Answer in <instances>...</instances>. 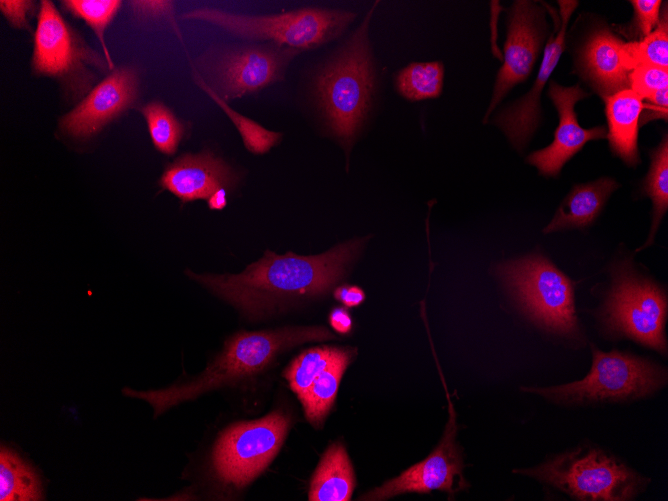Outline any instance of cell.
Instances as JSON below:
<instances>
[{
  "mask_svg": "<svg viewBox=\"0 0 668 501\" xmlns=\"http://www.w3.org/2000/svg\"><path fill=\"white\" fill-rule=\"evenodd\" d=\"M362 240L339 244L313 256L267 250L239 274H195L189 277L251 317L264 316L282 304L327 293L345 275Z\"/></svg>",
  "mask_w": 668,
  "mask_h": 501,
  "instance_id": "1",
  "label": "cell"
},
{
  "mask_svg": "<svg viewBox=\"0 0 668 501\" xmlns=\"http://www.w3.org/2000/svg\"><path fill=\"white\" fill-rule=\"evenodd\" d=\"M332 339L336 336L321 326L238 332L225 341L223 350L199 375L160 389L139 391L125 387L122 393L147 402L157 417L205 393L237 385L258 375L279 354L296 345Z\"/></svg>",
  "mask_w": 668,
  "mask_h": 501,
  "instance_id": "2",
  "label": "cell"
},
{
  "mask_svg": "<svg viewBox=\"0 0 668 501\" xmlns=\"http://www.w3.org/2000/svg\"><path fill=\"white\" fill-rule=\"evenodd\" d=\"M377 4L378 1L372 5L359 27L314 80V94L324 121L347 152L373 102L375 66L369 25Z\"/></svg>",
  "mask_w": 668,
  "mask_h": 501,
  "instance_id": "3",
  "label": "cell"
},
{
  "mask_svg": "<svg viewBox=\"0 0 668 501\" xmlns=\"http://www.w3.org/2000/svg\"><path fill=\"white\" fill-rule=\"evenodd\" d=\"M356 14L347 10L305 7L270 15H243L216 8H197L182 18L208 22L246 39L270 40L299 51L320 47L340 36Z\"/></svg>",
  "mask_w": 668,
  "mask_h": 501,
  "instance_id": "4",
  "label": "cell"
},
{
  "mask_svg": "<svg viewBox=\"0 0 668 501\" xmlns=\"http://www.w3.org/2000/svg\"><path fill=\"white\" fill-rule=\"evenodd\" d=\"M523 473L578 500H632L646 479L604 451L581 447Z\"/></svg>",
  "mask_w": 668,
  "mask_h": 501,
  "instance_id": "5",
  "label": "cell"
},
{
  "mask_svg": "<svg viewBox=\"0 0 668 501\" xmlns=\"http://www.w3.org/2000/svg\"><path fill=\"white\" fill-rule=\"evenodd\" d=\"M499 272L534 323L564 336L579 332L573 282L547 258L534 254L508 261Z\"/></svg>",
  "mask_w": 668,
  "mask_h": 501,
  "instance_id": "6",
  "label": "cell"
},
{
  "mask_svg": "<svg viewBox=\"0 0 668 501\" xmlns=\"http://www.w3.org/2000/svg\"><path fill=\"white\" fill-rule=\"evenodd\" d=\"M592 366L583 379L552 387L525 388L563 403H589L635 399L654 393L666 381V373L653 362L618 350L602 352L592 347Z\"/></svg>",
  "mask_w": 668,
  "mask_h": 501,
  "instance_id": "7",
  "label": "cell"
},
{
  "mask_svg": "<svg viewBox=\"0 0 668 501\" xmlns=\"http://www.w3.org/2000/svg\"><path fill=\"white\" fill-rule=\"evenodd\" d=\"M666 316V293L656 283L636 274L629 264L615 268L601 312L608 333L666 354Z\"/></svg>",
  "mask_w": 668,
  "mask_h": 501,
  "instance_id": "8",
  "label": "cell"
},
{
  "mask_svg": "<svg viewBox=\"0 0 668 501\" xmlns=\"http://www.w3.org/2000/svg\"><path fill=\"white\" fill-rule=\"evenodd\" d=\"M31 66L35 74L55 78L78 97L96 78L90 67L109 69L106 58L88 46L49 0L40 2Z\"/></svg>",
  "mask_w": 668,
  "mask_h": 501,
  "instance_id": "9",
  "label": "cell"
},
{
  "mask_svg": "<svg viewBox=\"0 0 668 501\" xmlns=\"http://www.w3.org/2000/svg\"><path fill=\"white\" fill-rule=\"evenodd\" d=\"M279 410L264 417L228 426L217 438L211 471L223 486L242 489L255 480L278 454L289 429Z\"/></svg>",
  "mask_w": 668,
  "mask_h": 501,
  "instance_id": "10",
  "label": "cell"
},
{
  "mask_svg": "<svg viewBox=\"0 0 668 501\" xmlns=\"http://www.w3.org/2000/svg\"><path fill=\"white\" fill-rule=\"evenodd\" d=\"M301 51L278 46H243L219 52L209 63L214 87L224 101L241 98L283 79L286 67Z\"/></svg>",
  "mask_w": 668,
  "mask_h": 501,
  "instance_id": "11",
  "label": "cell"
},
{
  "mask_svg": "<svg viewBox=\"0 0 668 501\" xmlns=\"http://www.w3.org/2000/svg\"><path fill=\"white\" fill-rule=\"evenodd\" d=\"M546 33L544 10L531 1H515L508 12L504 59L497 73L484 123L500 101L533 70Z\"/></svg>",
  "mask_w": 668,
  "mask_h": 501,
  "instance_id": "12",
  "label": "cell"
},
{
  "mask_svg": "<svg viewBox=\"0 0 668 501\" xmlns=\"http://www.w3.org/2000/svg\"><path fill=\"white\" fill-rule=\"evenodd\" d=\"M455 436V413L450 405V419L435 450L423 461L363 495L361 499L385 500L402 493H425L432 490H442L454 495L466 484L462 475V455Z\"/></svg>",
  "mask_w": 668,
  "mask_h": 501,
  "instance_id": "13",
  "label": "cell"
},
{
  "mask_svg": "<svg viewBox=\"0 0 668 501\" xmlns=\"http://www.w3.org/2000/svg\"><path fill=\"white\" fill-rule=\"evenodd\" d=\"M138 92L139 77L135 68L113 69L75 108L60 118L59 126L73 138H90L132 107Z\"/></svg>",
  "mask_w": 668,
  "mask_h": 501,
  "instance_id": "14",
  "label": "cell"
},
{
  "mask_svg": "<svg viewBox=\"0 0 668 501\" xmlns=\"http://www.w3.org/2000/svg\"><path fill=\"white\" fill-rule=\"evenodd\" d=\"M558 5L555 30L545 46L543 60L533 86L524 96L499 111L493 119V123L519 150L528 143L540 122L541 92L565 49L567 25L578 2L560 0Z\"/></svg>",
  "mask_w": 668,
  "mask_h": 501,
  "instance_id": "15",
  "label": "cell"
},
{
  "mask_svg": "<svg viewBox=\"0 0 668 501\" xmlns=\"http://www.w3.org/2000/svg\"><path fill=\"white\" fill-rule=\"evenodd\" d=\"M548 95L558 112L559 123L550 145L529 154L527 162L535 166L545 176H556L564 164L570 160L584 145L592 140L607 137L604 126L585 129L579 125L575 105L589 94L578 84L564 87L551 81Z\"/></svg>",
  "mask_w": 668,
  "mask_h": 501,
  "instance_id": "16",
  "label": "cell"
},
{
  "mask_svg": "<svg viewBox=\"0 0 668 501\" xmlns=\"http://www.w3.org/2000/svg\"><path fill=\"white\" fill-rule=\"evenodd\" d=\"M575 67L603 99L629 88L631 66L626 42L608 26H597L585 38L577 51Z\"/></svg>",
  "mask_w": 668,
  "mask_h": 501,
  "instance_id": "17",
  "label": "cell"
},
{
  "mask_svg": "<svg viewBox=\"0 0 668 501\" xmlns=\"http://www.w3.org/2000/svg\"><path fill=\"white\" fill-rule=\"evenodd\" d=\"M236 181L231 167L211 151L184 154L169 164L159 181L160 186L182 203L207 199L221 187H232Z\"/></svg>",
  "mask_w": 668,
  "mask_h": 501,
  "instance_id": "18",
  "label": "cell"
},
{
  "mask_svg": "<svg viewBox=\"0 0 668 501\" xmlns=\"http://www.w3.org/2000/svg\"><path fill=\"white\" fill-rule=\"evenodd\" d=\"M604 102L610 149L624 163L634 167L640 163L638 130L643 99L628 88L605 97Z\"/></svg>",
  "mask_w": 668,
  "mask_h": 501,
  "instance_id": "19",
  "label": "cell"
},
{
  "mask_svg": "<svg viewBox=\"0 0 668 501\" xmlns=\"http://www.w3.org/2000/svg\"><path fill=\"white\" fill-rule=\"evenodd\" d=\"M618 187L619 184L610 177L575 185L543 233L588 227L600 215L611 193Z\"/></svg>",
  "mask_w": 668,
  "mask_h": 501,
  "instance_id": "20",
  "label": "cell"
},
{
  "mask_svg": "<svg viewBox=\"0 0 668 501\" xmlns=\"http://www.w3.org/2000/svg\"><path fill=\"white\" fill-rule=\"evenodd\" d=\"M355 486L353 468L344 446L333 443L321 458L310 482V501L350 500Z\"/></svg>",
  "mask_w": 668,
  "mask_h": 501,
  "instance_id": "21",
  "label": "cell"
},
{
  "mask_svg": "<svg viewBox=\"0 0 668 501\" xmlns=\"http://www.w3.org/2000/svg\"><path fill=\"white\" fill-rule=\"evenodd\" d=\"M354 354L353 349L343 348L341 353L317 375L306 394L300 399L307 420L315 427L321 426L330 411L340 380Z\"/></svg>",
  "mask_w": 668,
  "mask_h": 501,
  "instance_id": "22",
  "label": "cell"
},
{
  "mask_svg": "<svg viewBox=\"0 0 668 501\" xmlns=\"http://www.w3.org/2000/svg\"><path fill=\"white\" fill-rule=\"evenodd\" d=\"M43 488L37 471L14 450L2 445L0 450V500H43Z\"/></svg>",
  "mask_w": 668,
  "mask_h": 501,
  "instance_id": "23",
  "label": "cell"
},
{
  "mask_svg": "<svg viewBox=\"0 0 668 501\" xmlns=\"http://www.w3.org/2000/svg\"><path fill=\"white\" fill-rule=\"evenodd\" d=\"M444 66L439 61L413 62L395 75L397 92L407 100L420 101L440 96Z\"/></svg>",
  "mask_w": 668,
  "mask_h": 501,
  "instance_id": "24",
  "label": "cell"
},
{
  "mask_svg": "<svg viewBox=\"0 0 668 501\" xmlns=\"http://www.w3.org/2000/svg\"><path fill=\"white\" fill-rule=\"evenodd\" d=\"M642 189L653 204L652 226L649 239L642 247L653 241L659 224L668 209V140L667 134L651 152V164L643 181Z\"/></svg>",
  "mask_w": 668,
  "mask_h": 501,
  "instance_id": "25",
  "label": "cell"
},
{
  "mask_svg": "<svg viewBox=\"0 0 668 501\" xmlns=\"http://www.w3.org/2000/svg\"><path fill=\"white\" fill-rule=\"evenodd\" d=\"M140 111L155 148L165 155L175 154L185 132L183 122L160 101L148 102Z\"/></svg>",
  "mask_w": 668,
  "mask_h": 501,
  "instance_id": "26",
  "label": "cell"
},
{
  "mask_svg": "<svg viewBox=\"0 0 668 501\" xmlns=\"http://www.w3.org/2000/svg\"><path fill=\"white\" fill-rule=\"evenodd\" d=\"M194 79L198 86L204 90L225 112L233 122L241 135L244 146L254 154H264L278 144L282 138L279 132L271 131L248 117L233 110L219 95H217L208 84L194 72Z\"/></svg>",
  "mask_w": 668,
  "mask_h": 501,
  "instance_id": "27",
  "label": "cell"
},
{
  "mask_svg": "<svg viewBox=\"0 0 668 501\" xmlns=\"http://www.w3.org/2000/svg\"><path fill=\"white\" fill-rule=\"evenodd\" d=\"M343 350L342 347L321 346L303 351L284 370L283 376L299 400L306 394L313 380Z\"/></svg>",
  "mask_w": 668,
  "mask_h": 501,
  "instance_id": "28",
  "label": "cell"
},
{
  "mask_svg": "<svg viewBox=\"0 0 668 501\" xmlns=\"http://www.w3.org/2000/svg\"><path fill=\"white\" fill-rule=\"evenodd\" d=\"M63 8L73 16L82 19L97 36L106 58L109 69H114V63L105 43V30L117 15L122 2L118 0H66L62 1Z\"/></svg>",
  "mask_w": 668,
  "mask_h": 501,
  "instance_id": "29",
  "label": "cell"
},
{
  "mask_svg": "<svg viewBox=\"0 0 668 501\" xmlns=\"http://www.w3.org/2000/svg\"><path fill=\"white\" fill-rule=\"evenodd\" d=\"M659 18L655 29L640 41L626 43V51L631 69L641 64H649L668 69V20L667 9Z\"/></svg>",
  "mask_w": 668,
  "mask_h": 501,
  "instance_id": "30",
  "label": "cell"
},
{
  "mask_svg": "<svg viewBox=\"0 0 668 501\" xmlns=\"http://www.w3.org/2000/svg\"><path fill=\"white\" fill-rule=\"evenodd\" d=\"M629 88L642 99H651L658 91L668 88V69L641 64L629 74Z\"/></svg>",
  "mask_w": 668,
  "mask_h": 501,
  "instance_id": "31",
  "label": "cell"
},
{
  "mask_svg": "<svg viewBox=\"0 0 668 501\" xmlns=\"http://www.w3.org/2000/svg\"><path fill=\"white\" fill-rule=\"evenodd\" d=\"M634 9L632 30L637 36L645 37L657 26L660 18V0H632Z\"/></svg>",
  "mask_w": 668,
  "mask_h": 501,
  "instance_id": "32",
  "label": "cell"
},
{
  "mask_svg": "<svg viewBox=\"0 0 668 501\" xmlns=\"http://www.w3.org/2000/svg\"><path fill=\"white\" fill-rule=\"evenodd\" d=\"M134 15L144 21L173 20L174 2L172 1H130Z\"/></svg>",
  "mask_w": 668,
  "mask_h": 501,
  "instance_id": "33",
  "label": "cell"
},
{
  "mask_svg": "<svg viewBox=\"0 0 668 501\" xmlns=\"http://www.w3.org/2000/svg\"><path fill=\"white\" fill-rule=\"evenodd\" d=\"M0 10L11 26L29 30L28 17L35 10V2L26 0H1Z\"/></svg>",
  "mask_w": 668,
  "mask_h": 501,
  "instance_id": "34",
  "label": "cell"
},
{
  "mask_svg": "<svg viewBox=\"0 0 668 501\" xmlns=\"http://www.w3.org/2000/svg\"><path fill=\"white\" fill-rule=\"evenodd\" d=\"M334 297L346 307L359 306L365 299L363 290L357 286H340L335 289Z\"/></svg>",
  "mask_w": 668,
  "mask_h": 501,
  "instance_id": "35",
  "label": "cell"
},
{
  "mask_svg": "<svg viewBox=\"0 0 668 501\" xmlns=\"http://www.w3.org/2000/svg\"><path fill=\"white\" fill-rule=\"evenodd\" d=\"M331 327L340 334H347L352 329V319L349 313L341 307L334 308L329 315Z\"/></svg>",
  "mask_w": 668,
  "mask_h": 501,
  "instance_id": "36",
  "label": "cell"
},
{
  "mask_svg": "<svg viewBox=\"0 0 668 501\" xmlns=\"http://www.w3.org/2000/svg\"><path fill=\"white\" fill-rule=\"evenodd\" d=\"M207 203L212 210H222L227 205V192L224 187L215 190L208 198Z\"/></svg>",
  "mask_w": 668,
  "mask_h": 501,
  "instance_id": "37",
  "label": "cell"
}]
</instances>
